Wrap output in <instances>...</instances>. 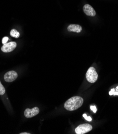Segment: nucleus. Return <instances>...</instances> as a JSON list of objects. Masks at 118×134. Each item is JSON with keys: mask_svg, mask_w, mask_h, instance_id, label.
I'll list each match as a JSON object with an SVG mask.
<instances>
[{"mask_svg": "<svg viewBox=\"0 0 118 134\" xmlns=\"http://www.w3.org/2000/svg\"><path fill=\"white\" fill-rule=\"evenodd\" d=\"M84 103L83 98L80 96H74L64 103V108L68 111H72L77 110L83 105Z\"/></svg>", "mask_w": 118, "mask_h": 134, "instance_id": "1", "label": "nucleus"}, {"mask_svg": "<svg viewBox=\"0 0 118 134\" xmlns=\"http://www.w3.org/2000/svg\"><path fill=\"white\" fill-rule=\"evenodd\" d=\"M86 77L87 81L90 83H95L98 79V74L93 67H90L88 70Z\"/></svg>", "mask_w": 118, "mask_h": 134, "instance_id": "2", "label": "nucleus"}, {"mask_svg": "<svg viewBox=\"0 0 118 134\" xmlns=\"http://www.w3.org/2000/svg\"><path fill=\"white\" fill-rule=\"evenodd\" d=\"M93 127L91 125L85 124L78 126L75 129V132L77 134H84L92 130Z\"/></svg>", "mask_w": 118, "mask_h": 134, "instance_id": "3", "label": "nucleus"}, {"mask_svg": "<svg viewBox=\"0 0 118 134\" xmlns=\"http://www.w3.org/2000/svg\"><path fill=\"white\" fill-rule=\"evenodd\" d=\"M18 74L14 71H11L6 73L4 76V80L6 82H11L15 81L17 78Z\"/></svg>", "mask_w": 118, "mask_h": 134, "instance_id": "4", "label": "nucleus"}, {"mask_svg": "<svg viewBox=\"0 0 118 134\" xmlns=\"http://www.w3.org/2000/svg\"><path fill=\"white\" fill-rule=\"evenodd\" d=\"M17 47V43L15 42H10L4 44L1 48V50L4 52H10L12 51Z\"/></svg>", "mask_w": 118, "mask_h": 134, "instance_id": "5", "label": "nucleus"}, {"mask_svg": "<svg viewBox=\"0 0 118 134\" xmlns=\"http://www.w3.org/2000/svg\"><path fill=\"white\" fill-rule=\"evenodd\" d=\"M39 112V110L37 107L33 108L32 109H27L24 112V116L27 118H30L37 115Z\"/></svg>", "mask_w": 118, "mask_h": 134, "instance_id": "6", "label": "nucleus"}, {"mask_svg": "<svg viewBox=\"0 0 118 134\" xmlns=\"http://www.w3.org/2000/svg\"><path fill=\"white\" fill-rule=\"evenodd\" d=\"M83 11L85 14L90 17L95 16L96 13L94 8L89 4H85L83 7Z\"/></svg>", "mask_w": 118, "mask_h": 134, "instance_id": "7", "label": "nucleus"}, {"mask_svg": "<svg viewBox=\"0 0 118 134\" xmlns=\"http://www.w3.org/2000/svg\"><path fill=\"white\" fill-rule=\"evenodd\" d=\"M69 32H73L76 33H80L82 31V27L77 24H71L68 27Z\"/></svg>", "mask_w": 118, "mask_h": 134, "instance_id": "8", "label": "nucleus"}, {"mask_svg": "<svg viewBox=\"0 0 118 134\" xmlns=\"http://www.w3.org/2000/svg\"><path fill=\"white\" fill-rule=\"evenodd\" d=\"M10 35L14 37L18 38L20 36V33L17 30L12 29L10 32Z\"/></svg>", "mask_w": 118, "mask_h": 134, "instance_id": "9", "label": "nucleus"}, {"mask_svg": "<svg viewBox=\"0 0 118 134\" xmlns=\"http://www.w3.org/2000/svg\"><path fill=\"white\" fill-rule=\"evenodd\" d=\"M5 92V90L4 87L2 85L1 81H0V95H4Z\"/></svg>", "mask_w": 118, "mask_h": 134, "instance_id": "10", "label": "nucleus"}, {"mask_svg": "<svg viewBox=\"0 0 118 134\" xmlns=\"http://www.w3.org/2000/svg\"><path fill=\"white\" fill-rule=\"evenodd\" d=\"M83 116V117H84L86 120H87V121H91V120H92V119H91V118L90 116H87L86 114H84Z\"/></svg>", "mask_w": 118, "mask_h": 134, "instance_id": "11", "label": "nucleus"}, {"mask_svg": "<svg viewBox=\"0 0 118 134\" xmlns=\"http://www.w3.org/2000/svg\"><path fill=\"white\" fill-rule=\"evenodd\" d=\"M8 40H9L8 37H7V36L4 37L3 38V39H2V43H3V44L7 43L8 42Z\"/></svg>", "mask_w": 118, "mask_h": 134, "instance_id": "12", "label": "nucleus"}, {"mask_svg": "<svg viewBox=\"0 0 118 134\" xmlns=\"http://www.w3.org/2000/svg\"><path fill=\"white\" fill-rule=\"evenodd\" d=\"M90 109L91 111H93L94 113H96L97 111V108L95 106H90Z\"/></svg>", "mask_w": 118, "mask_h": 134, "instance_id": "13", "label": "nucleus"}, {"mask_svg": "<svg viewBox=\"0 0 118 134\" xmlns=\"http://www.w3.org/2000/svg\"><path fill=\"white\" fill-rule=\"evenodd\" d=\"M115 91V89H111V90L109 92V95H113V93H114V92Z\"/></svg>", "mask_w": 118, "mask_h": 134, "instance_id": "14", "label": "nucleus"}, {"mask_svg": "<svg viewBox=\"0 0 118 134\" xmlns=\"http://www.w3.org/2000/svg\"><path fill=\"white\" fill-rule=\"evenodd\" d=\"M116 91H115H115L113 93L114 95H118V86L116 88Z\"/></svg>", "mask_w": 118, "mask_h": 134, "instance_id": "15", "label": "nucleus"}, {"mask_svg": "<svg viewBox=\"0 0 118 134\" xmlns=\"http://www.w3.org/2000/svg\"><path fill=\"white\" fill-rule=\"evenodd\" d=\"M30 133H27V132H21L20 133V134H29Z\"/></svg>", "mask_w": 118, "mask_h": 134, "instance_id": "16", "label": "nucleus"}]
</instances>
